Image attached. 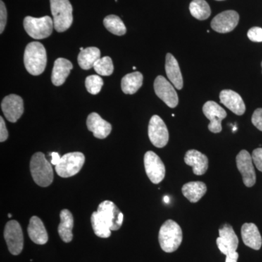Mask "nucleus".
<instances>
[{"instance_id":"20e7f679","label":"nucleus","mask_w":262,"mask_h":262,"mask_svg":"<svg viewBox=\"0 0 262 262\" xmlns=\"http://www.w3.org/2000/svg\"><path fill=\"white\" fill-rule=\"evenodd\" d=\"M160 247L166 253H173L182 244L183 234L180 226L171 220H167L160 227L159 232Z\"/></svg>"},{"instance_id":"39448f33","label":"nucleus","mask_w":262,"mask_h":262,"mask_svg":"<svg viewBox=\"0 0 262 262\" xmlns=\"http://www.w3.org/2000/svg\"><path fill=\"white\" fill-rule=\"evenodd\" d=\"M53 17L54 28L58 32H63L73 23V8L70 0H50Z\"/></svg>"},{"instance_id":"79ce46f5","label":"nucleus","mask_w":262,"mask_h":262,"mask_svg":"<svg viewBox=\"0 0 262 262\" xmlns=\"http://www.w3.org/2000/svg\"><path fill=\"white\" fill-rule=\"evenodd\" d=\"M218 1H222V0H218Z\"/></svg>"},{"instance_id":"cd10ccee","label":"nucleus","mask_w":262,"mask_h":262,"mask_svg":"<svg viewBox=\"0 0 262 262\" xmlns=\"http://www.w3.org/2000/svg\"><path fill=\"white\" fill-rule=\"evenodd\" d=\"M189 10L192 16L200 20H206L211 14V8L205 0H192Z\"/></svg>"},{"instance_id":"5701e85b","label":"nucleus","mask_w":262,"mask_h":262,"mask_svg":"<svg viewBox=\"0 0 262 262\" xmlns=\"http://www.w3.org/2000/svg\"><path fill=\"white\" fill-rule=\"evenodd\" d=\"M165 72L174 87L178 90L182 89L184 82L182 72L178 61L171 53H168L165 58Z\"/></svg>"},{"instance_id":"f3484780","label":"nucleus","mask_w":262,"mask_h":262,"mask_svg":"<svg viewBox=\"0 0 262 262\" xmlns=\"http://www.w3.org/2000/svg\"><path fill=\"white\" fill-rule=\"evenodd\" d=\"M86 124L88 129L93 132L95 137L98 139H106L113 129L110 122L103 120L102 117L96 113L90 114Z\"/></svg>"},{"instance_id":"c9c22d12","label":"nucleus","mask_w":262,"mask_h":262,"mask_svg":"<svg viewBox=\"0 0 262 262\" xmlns=\"http://www.w3.org/2000/svg\"><path fill=\"white\" fill-rule=\"evenodd\" d=\"M252 159L256 168L259 171L262 172V148H257V149L253 150Z\"/></svg>"},{"instance_id":"412c9836","label":"nucleus","mask_w":262,"mask_h":262,"mask_svg":"<svg viewBox=\"0 0 262 262\" xmlns=\"http://www.w3.org/2000/svg\"><path fill=\"white\" fill-rule=\"evenodd\" d=\"M72 69L73 65L69 60L63 58L56 59L52 72L51 80L53 84L56 86L62 85L70 75Z\"/></svg>"},{"instance_id":"58836bf2","label":"nucleus","mask_w":262,"mask_h":262,"mask_svg":"<svg viewBox=\"0 0 262 262\" xmlns=\"http://www.w3.org/2000/svg\"><path fill=\"white\" fill-rule=\"evenodd\" d=\"M164 202H165V203H169V198L168 196H164Z\"/></svg>"},{"instance_id":"a19ab883","label":"nucleus","mask_w":262,"mask_h":262,"mask_svg":"<svg viewBox=\"0 0 262 262\" xmlns=\"http://www.w3.org/2000/svg\"><path fill=\"white\" fill-rule=\"evenodd\" d=\"M84 48H80V51H83Z\"/></svg>"},{"instance_id":"bb28decb","label":"nucleus","mask_w":262,"mask_h":262,"mask_svg":"<svg viewBox=\"0 0 262 262\" xmlns=\"http://www.w3.org/2000/svg\"><path fill=\"white\" fill-rule=\"evenodd\" d=\"M99 58H101L100 50L96 47H89L80 51L77 60L81 69L89 70L94 68L95 63Z\"/></svg>"},{"instance_id":"6ab92c4d","label":"nucleus","mask_w":262,"mask_h":262,"mask_svg":"<svg viewBox=\"0 0 262 262\" xmlns=\"http://www.w3.org/2000/svg\"><path fill=\"white\" fill-rule=\"evenodd\" d=\"M184 162L192 167L193 173L196 176L203 175L208 168V159L206 155L195 149L187 151L184 157Z\"/></svg>"},{"instance_id":"f8f14e48","label":"nucleus","mask_w":262,"mask_h":262,"mask_svg":"<svg viewBox=\"0 0 262 262\" xmlns=\"http://www.w3.org/2000/svg\"><path fill=\"white\" fill-rule=\"evenodd\" d=\"M155 94L170 108H175L179 103V96L177 91L169 81L163 76H158L154 82Z\"/></svg>"},{"instance_id":"a878e982","label":"nucleus","mask_w":262,"mask_h":262,"mask_svg":"<svg viewBox=\"0 0 262 262\" xmlns=\"http://www.w3.org/2000/svg\"><path fill=\"white\" fill-rule=\"evenodd\" d=\"M144 77L139 72L127 74L122 79L121 88L125 94H134L141 89Z\"/></svg>"},{"instance_id":"7c9ffc66","label":"nucleus","mask_w":262,"mask_h":262,"mask_svg":"<svg viewBox=\"0 0 262 262\" xmlns=\"http://www.w3.org/2000/svg\"><path fill=\"white\" fill-rule=\"evenodd\" d=\"M94 69L98 75L110 76L114 72L113 60L108 56L99 58L95 63Z\"/></svg>"},{"instance_id":"2f4dec72","label":"nucleus","mask_w":262,"mask_h":262,"mask_svg":"<svg viewBox=\"0 0 262 262\" xmlns=\"http://www.w3.org/2000/svg\"><path fill=\"white\" fill-rule=\"evenodd\" d=\"M103 85V80L100 76L91 75L86 77L85 87L91 94L96 95L101 91Z\"/></svg>"},{"instance_id":"f257e3e1","label":"nucleus","mask_w":262,"mask_h":262,"mask_svg":"<svg viewBox=\"0 0 262 262\" xmlns=\"http://www.w3.org/2000/svg\"><path fill=\"white\" fill-rule=\"evenodd\" d=\"M24 65L27 72L32 75L43 73L47 65V53L42 44L32 42L27 45L24 52Z\"/></svg>"},{"instance_id":"393cba45","label":"nucleus","mask_w":262,"mask_h":262,"mask_svg":"<svg viewBox=\"0 0 262 262\" xmlns=\"http://www.w3.org/2000/svg\"><path fill=\"white\" fill-rule=\"evenodd\" d=\"M182 194L191 203H196L205 195L207 192V187L205 183L202 182H191L183 186Z\"/></svg>"},{"instance_id":"0eeeda50","label":"nucleus","mask_w":262,"mask_h":262,"mask_svg":"<svg viewBox=\"0 0 262 262\" xmlns=\"http://www.w3.org/2000/svg\"><path fill=\"white\" fill-rule=\"evenodd\" d=\"M85 162V157L80 151L67 153L61 157L56 165V171L62 178L74 177L80 171Z\"/></svg>"},{"instance_id":"9b49d317","label":"nucleus","mask_w":262,"mask_h":262,"mask_svg":"<svg viewBox=\"0 0 262 262\" xmlns=\"http://www.w3.org/2000/svg\"><path fill=\"white\" fill-rule=\"evenodd\" d=\"M97 212L108 224L111 230H118L122 227L123 213L113 202L105 201L100 203Z\"/></svg>"},{"instance_id":"9d476101","label":"nucleus","mask_w":262,"mask_h":262,"mask_svg":"<svg viewBox=\"0 0 262 262\" xmlns=\"http://www.w3.org/2000/svg\"><path fill=\"white\" fill-rule=\"evenodd\" d=\"M144 167L148 178L153 184H159L165 178V165L154 151H146L144 155Z\"/></svg>"},{"instance_id":"ea45409f","label":"nucleus","mask_w":262,"mask_h":262,"mask_svg":"<svg viewBox=\"0 0 262 262\" xmlns=\"http://www.w3.org/2000/svg\"><path fill=\"white\" fill-rule=\"evenodd\" d=\"M8 217H9V218H11L12 215L10 214H10H8Z\"/></svg>"},{"instance_id":"4468645a","label":"nucleus","mask_w":262,"mask_h":262,"mask_svg":"<svg viewBox=\"0 0 262 262\" xmlns=\"http://www.w3.org/2000/svg\"><path fill=\"white\" fill-rule=\"evenodd\" d=\"M203 114L210 120L208 129L213 134H219L222 130V122L227 117V113L220 105L213 101H208L203 107Z\"/></svg>"},{"instance_id":"c85d7f7f","label":"nucleus","mask_w":262,"mask_h":262,"mask_svg":"<svg viewBox=\"0 0 262 262\" xmlns=\"http://www.w3.org/2000/svg\"><path fill=\"white\" fill-rule=\"evenodd\" d=\"M91 225L94 233L101 238H108L111 236V229L108 224L103 220L97 211L94 212L91 215Z\"/></svg>"},{"instance_id":"6e6552de","label":"nucleus","mask_w":262,"mask_h":262,"mask_svg":"<svg viewBox=\"0 0 262 262\" xmlns=\"http://www.w3.org/2000/svg\"><path fill=\"white\" fill-rule=\"evenodd\" d=\"M4 237L10 253L15 256L20 254L24 248V234L21 227L17 221H9L6 224Z\"/></svg>"},{"instance_id":"e433bc0d","label":"nucleus","mask_w":262,"mask_h":262,"mask_svg":"<svg viewBox=\"0 0 262 262\" xmlns=\"http://www.w3.org/2000/svg\"><path fill=\"white\" fill-rule=\"evenodd\" d=\"M8 131L7 130L6 125L3 117H0V141L4 142L8 138Z\"/></svg>"},{"instance_id":"ddd939ff","label":"nucleus","mask_w":262,"mask_h":262,"mask_svg":"<svg viewBox=\"0 0 262 262\" xmlns=\"http://www.w3.org/2000/svg\"><path fill=\"white\" fill-rule=\"evenodd\" d=\"M252 156L246 150H242L236 157L237 169L241 173L246 187H252L256 184V177Z\"/></svg>"},{"instance_id":"72a5a7b5","label":"nucleus","mask_w":262,"mask_h":262,"mask_svg":"<svg viewBox=\"0 0 262 262\" xmlns=\"http://www.w3.org/2000/svg\"><path fill=\"white\" fill-rule=\"evenodd\" d=\"M251 122L258 130L262 131V108H258L255 110L252 117H251Z\"/></svg>"},{"instance_id":"b1692460","label":"nucleus","mask_w":262,"mask_h":262,"mask_svg":"<svg viewBox=\"0 0 262 262\" xmlns=\"http://www.w3.org/2000/svg\"><path fill=\"white\" fill-rule=\"evenodd\" d=\"M60 218L61 222L58 227V234L63 242L70 243L73 239V215L69 210L63 209L60 213Z\"/></svg>"},{"instance_id":"4be33fe9","label":"nucleus","mask_w":262,"mask_h":262,"mask_svg":"<svg viewBox=\"0 0 262 262\" xmlns=\"http://www.w3.org/2000/svg\"><path fill=\"white\" fill-rule=\"evenodd\" d=\"M29 237L34 244L44 245L48 242V234L42 221L34 215L29 221L28 226Z\"/></svg>"},{"instance_id":"aec40b11","label":"nucleus","mask_w":262,"mask_h":262,"mask_svg":"<svg viewBox=\"0 0 262 262\" xmlns=\"http://www.w3.org/2000/svg\"><path fill=\"white\" fill-rule=\"evenodd\" d=\"M241 236L244 244L252 249L259 250L261 247V234L256 225L253 223H245L241 228Z\"/></svg>"},{"instance_id":"1a4fd4ad","label":"nucleus","mask_w":262,"mask_h":262,"mask_svg":"<svg viewBox=\"0 0 262 262\" xmlns=\"http://www.w3.org/2000/svg\"><path fill=\"white\" fill-rule=\"evenodd\" d=\"M148 135L151 144L158 148L167 145L169 140L168 127L161 117L154 115L150 119Z\"/></svg>"},{"instance_id":"dca6fc26","label":"nucleus","mask_w":262,"mask_h":262,"mask_svg":"<svg viewBox=\"0 0 262 262\" xmlns=\"http://www.w3.org/2000/svg\"><path fill=\"white\" fill-rule=\"evenodd\" d=\"M1 107L8 121L16 122L23 115L24 101L18 95L10 94L3 98Z\"/></svg>"},{"instance_id":"a211bd4d","label":"nucleus","mask_w":262,"mask_h":262,"mask_svg":"<svg viewBox=\"0 0 262 262\" xmlns=\"http://www.w3.org/2000/svg\"><path fill=\"white\" fill-rule=\"evenodd\" d=\"M221 103L235 115H244L246 112V105L242 97L232 90H223L220 95Z\"/></svg>"},{"instance_id":"37998d69","label":"nucleus","mask_w":262,"mask_h":262,"mask_svg":"<svg viewBox=\"0 0 262 262\" xmlns=\"http://www.w3.org/2000/svg\"><path fill=\"white\" fill-rule=\"evenodd\" d=\"M261 67H262V61H261Z\"/></svg>"},{"instance_id":"f704fd0d","label":"nucleus","mask_w":262,"mask_h":262,"mask_svg":"<svg viewBox=\"0 0 262 262\" xmlns=\"http://www.w3.org/2000/svg\"><path fill=\"white\" fill-rule=\"evenodd\" d=\"M7 18H8V13H7L6 8H5V3L1 1L0 2V33L1 34L5 30Z\"/></svg>"},{"instance_id":"423d86ee","label":"nucleus","mask_w":262,"mask_h":262,"mask_svg":"<svg viewBox=\"0 0 262 262\" xmlns=\"http://www.w3.org/2000/svg\"><path fill=\"white\" fill-rule=\"evenodd\" d=\"M24 27L27 34L33 39H42L51 35L54 24L53 19L48 15L42 18L27 16L24 18Z\"/></svg>"},{"instance_id":"f03ea898","label":"nucleus","mask_w":262,"mask_h":262,"mask_svg":"<svg viewBox=\"0 0 262 262\" xmlns=\"http://www.w3.org/2000/svg\"><path fill=\"white\" fill-rule=\"evenodd\" d=\"M220 237L216 244L221 252L226 256L225 262H237L239 254L237 252L239 241L232 226L225 224L219 229Z\"/></svg>"},{"instance_id":"7ed1b4c3","label":"nucleus","mask_w":262,"mask_h":262,"mask_svg":"<svg viewBox=\"0 0 262 262\" xmlns=\"http://www.w3.org/2000/svg\"><path fill=\"white\" fill-rule=\"evenodd\" d=\"M31 174L39 187H47L53 183L54 175L51 164L42 152L35 153L30 162Z\"/></svg>"},{"instance_id":"c756f323","label":"nucleus","mask_w":262,"mask_h":262,"mask_svg":"<svg viewBox=\"0 0 262 262\" xmlns=\"http://www.w3.org/2000/svg\"><path fill=\"white\" fill-rule=\"evenodd\" d=\"M103 25L108 32L117 36H122L127 32L126 27L120 17L110 15L103 19Z\"/></svg>"},{"instance_id":"2eb2a0df","label":"nucleus","mask_w":262,"mask_h":262,"mask_svg":"<svg viewBox=\"0 0 262 262\" xmlns=\"http://www.w3.org/2000/svg\"><path fill=\"white\" fill-rule=\"evenodd\" d=\"M239 16L234 10H226L212 20L211 28L216 32L226 34L233 31L238 24Z\"/></svg>"},{"instance_id":"473e14b6","label":"nucleus","mask_w":262,"mask_h":262,"mask_svg":"<svg viewBox=\"0 0 262 262\" xmlns=\"http://www.w3.org/2000/svg\"><path fill=\"white\" fill-rule=\"evenodd\" d=\"M248 37L252 42H262V29L257 27L250 29L248 32Z\"/></svg>"},{"instance_id":"4c0bfd02","label":"nucleus","mask_w":262,"mask_h":262,"mask_svg":"<svg viewBox=\"0 0 262 262\" xmlns=\"http://www.w3.org/2000/svg\"><path fill=\"white\" fill-rule=\"evenodd\" d=\"M51 157H52V160H51V164H53V165H54L55 166L59 163L60 160H61V157L60 156L59 154H58V152H56V151H54V152L51 153Z\"/></svg>"}]
</instances>
